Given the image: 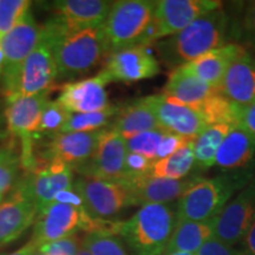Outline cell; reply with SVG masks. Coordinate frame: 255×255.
<instances>
[{
    "label": "cell",
    "instance_id": "obj_1",
    "mask_svg": "<svg viewBox=\"0 0 255 255\" xmlns=\"http://www.w3.org/2000/svg\"><path fill=\"white\" fill-rule=\"evenodd\" d=\"M57 65V81H72L97 68L108 56L102 26L69 30L56 18L41 26Z\"/></svg>",
    "mask_w": 255,
    "mask_h": 255
},
{
    "label": "cell",
    "instance_id": "obj_2",
    "mask_svg": "<svg viewBox=\"0 0 255 255\" xmlns=\"http://www.w3.org/2000/svg\"><path fill=\"white\" fill-rule=\"evenodd\" d=\"M228 17L222 7L201 15L182 31L155 43L159 58L174 70L225 45Z\"/></svg>",
    "mask_w": 255,
    "mask_h": 255
},
{
    "label": "cell",
    "instance_id": "obj_3",
    "mask_svg": "<svg viewBox=\"0 0 255 255\" xmlns=\"http://www.w3.org/2000/svg\"><path fill=\"white\" fill-rule=\"evenodd\" d=\"M255 177L254 171H226L214 177L195 175L189 188L177 200V221H207L214 219Z\"/></svg>",
    "mask_w": 255,
    "mask_h": 255
},
{
    "label": "cell",
    "instance_id": "obj_4",
    "mask_svg": "<svg viewBox=\"0 0 255 255\" xmlns=\"http://www.w3.org/2000/svg\"><path fill=\"white\" fill-rule=\"evenodd\" d=\"M177 203L142 206L131 218L122 221L119 238L135 255H162L177 222Z\"/></svg>",
    "mask_w": 255,
    "mask_h": 255
},
{
    "label": "cell",
    "instance_id": "obj_5",
    "mask_svg": "<svg viewBox=\"0 0 255 255\" xmlns=\"http://www.w3.org/2000/svg\"><path fill=\"white\" fill-rule=\"evenodd\" d=\"M154 8L155 1L150 0H121L113 2L109 14L102 25L108 56L121 50L143 46Z\"/></svg>",
    "mask_w": 255,
    "mask_h": 255
},
{
    "label": "cell",
    "instance_id": "obj_6",
    "mask_svg": "<svg viewBox=\"0 0 255 255\" xmlns=\"http://www.w3.org/2000/svg\"><path fill=\"white\" fill-rule=\"evenodd\" d=\"M41 26L37 24L31 9L1 41L4 66L1 73V94L7 104L18 100L21 73L32 50L37 45Z\"/></svg>",
    "mask_w": 255,
    "mask_h": 255
},
{
    "label": "cell",
    "instance_id": "obj_7",
    "mask_svg": "<svg viewBox=\"0 0 255 255\" xmlns=\"http://www.w3.org/2000/svg\"><path fill=\"white\" fill-rule=\"evenodd\" d=\"M50 90L32 97H20L7 104L5 119L7 130L20 141V167L31 174L37 167L34 137L39 128L44 107L49 102Z\"/></svg>",
    "mask_w": 255,
    "mask_h": 255
},
{
    "label": "cell",
    "instance_id": "obj_8",
    "mask_svg": "<svg viewBox=\"0 0 255 255\" xmlns=\"http://www.w3.org/2000/svg\"><path fill=\"white\" fill-rule=\"evenodd\" d=\"M222 7L215 0H159L155 1L154 14L143 46L174 36L201 15Z\"/></svg>",
    "mask_w": 255,
    "mask_h": 255
},
{
    "label": "cell",
    "instance_id": "obj_9",
    "mask_svg": "<svg viewBox=\"0 0 255 255\" xmlns=\"http://www.w3.org/2000/svg\"><path fill=\"white\" fill-rule=\"evenodd\" d=\"M84 202V209L91 218L114 220L128 207L133 206L129 191L119 181L78 177L73 183Z\"/></svg>",
    "mask_w": 255,
    "mask_h": 255
},
{
    "label": "cell",
    "instance_id": "obj_10",
    "mask_svg": "<svg viewBox=\"0 0 255 255\" xmlns=\"http://www.w3.org/2000/svg\"><path fill=\"white\" fill-rule=\"evenodd\" d=\"M19 182L36 203L39 214L52 205L59 191L72 189V168L57 158L50 161L37 159L36 169Z\"/></svg>",
    "mask_w": 255,
    "mask_h": 255
},
{
    "label": "cell",
    "instance_id": "obj_11",
    "mask_svg": "<svg viewBox=\"0 0 255 255\" xmlns=\"http://www.w3.org/2000/svg\"><path fill=\"white\" fill-rule=\"evenodd\" d=\"M127 141L113 128L102 129L95 154L78 169L83 177L105 181H121L126 173Z\"/></svg>",
    "mask_w": 255,
    "mask_h": 255
},
{
    "label": "cell",
    "instance_id": "obj_12",
    "mask_svg": "<svg viewBox=\"0 0 255 255\" xmlns=\"http://www.w3.org/2000/svg\"><path fill=\"white\" fill-rule=\"evenodd\" d=\"M255 220V177L216 216L215 238L234 247L244 240Z\"/></svg>",
    "mask_w": 255,
    "mask_h": 255
},
{
    "label": "cell",
    "instance_id": "obj_13",
    "mask_svg": "<svg viewBox=\"0 0 255 255\" xmlns=\"http://www.w3.org/2000/svg\"><path fill=\"white\" fill-rule=\"evenodd\" d=\"M159 65L148 46H135L108 56L102 72L109 82L135 83L157 76Z\"/></svg>",
    "mask_w": 255,
    "mask_h": 255
},
{
    "label": "cell",
    "instance_id": "obj_14",
    "mask_svg": "<svg viewBox=\"0 0 255 255\" xmlns=\"http://www.w3.org/2000/svg\"><path fill=\"white\" fill-rule=\"evenodd\" d=\"M193 176L183 180L154 177L150 175H127L119 182L123 183L131 196L133 206L150 203H170L183 195L193 182Z\"/></svg>",
    "mask_w": 255,
    "mask_h": 255
},
{
    "label": "cell",
    "instance_id": "obj_15",
    "mask_svg": "<svg viewBox=\"0 0 255 255\" xmlns=\"http://www.w3.org/2000/svg\"><path fill=\"white\" fill-rule=\"evenodd\" d=\"M109 79L103 72L95 77L77 82H69L62 85L57 102L70 114H88L108 109L110 107L107 94Z\"/></svg>",
    "mask_w": 255,
    "mask_h": 255
},
{
    "label": "cell",
    "instance_id": "obj_16",
    "mask_svg": "<svg viewBox=\"0 0 255 255\" xmlns=\"http://www.w3.org/2000/svg\"><path fill=\"white\" fill-rule=\"evenodd\" d=\"M57 75L58 72L51 45L40 28V36L37 45L25 62L19 96L32 97L51 90L57 81Z\"/></svg>",
    "mask_w": 255,
    "mask_h": 255
},
{
    "label": "cell",
    "instance_id": "obj_17",
    "mask_svg": "<svg viewBox=\"0 0 255 255\" xmlns=\"http://www.w3.org/2000/svg\"><path fill=\"white\" fill-rule=\"evenodd\" d=\"M146 103L154 111L159 126L165 131L177 133L188 139H194L208 127L199 111L184 105L171 103L162 95L145 97Z\"/></svg>",
    "mask_w": 255,
    "mask_h": 255
},
{
    "label": "cell",
    "instance_id": "obj_18",
    "mask_svg": "<svg viewBox=\"0 0 255 255\" xmlns=\"http://www.w3.org/2000/svg\"><path fill=\"white\" fill-rule=\"evenodd\" d=\"M37 216L36 203L17 182L8 199L0 205V250L17 240Z\"/></svg>",
    "mask_w": 255,
    "mask_h": 255
},
{
    "label": "cell",
    "instance_id": "obj_19",
    "mask_svg": "<svg viewBox=\"0 0 255 255\" xmlns=\"http://www.w3.org/2000/svg\"><path fill=\"white\" fill-rule=\"evenodd\" d=\"M102 130L90 132L57 133L52 136L45 151L36 156L38 161L57 158L71 167L73 170L87 164L95 154Z\"/></svg>",
    "mask_w": 255,
    "mask_h": 255
},
{
    "label": "cell",
    "instance_id": "obj_20",
    "mask_svg": "<svg viewBox=\"0 0 255 255\" xmlns=\"http://www.w3.org/2000/svg\"><path fill=\"white\" fill-rule=\"evenodd\" d=\"M84 209L62 203H52L39 213L34 223L31 242L39 248L49 242L76 234L81 229Z\"/></svg>",
    "mask_w": 255,
    "mask_h": 255
},
{
    "label": "cell",
    "instance_id": "obj_21",
    "mask_svg": "<svg viewBox=\"0 0 255 255\" xmlns=\"http://www.w3.org/2000/svg\"><path fill=\"white\" fill-rule=\"evenodd\" d=\"M113 2L102 0H59L52 2L55 17L69 30L100 27L107 19Z\"/></svg>",
    "mask_w": 255,
    "mask_h": 255
},
{
    "label": "cell",
    "instance_id": "obj_22",
    "mask_svg": "<svg viewBox=\"0 0 255 255\" xmlns=\"http://www.w3.org/2000/svg\"><path fill=\"white\" fill-rule=\"evenodd\" d=\"M215 164L225 171H254V137L241 127L233 126L220 145Z\"/></svg>",
    "mask_w": 255,
    "mask_h": 255
},
{
    "label": "cell",
    "instance_id": "obj_23",
    "mask_svg": "<svg viewBox=\"0 0 255 255\" xmlns=\"http://www.w3.org/2000/svg\"><path fill=\"white\" fill-rule=\"evenodd\" d=\"M246 52V49L239 44H225L186 64L183 68L219 90L229 66Z\"/></svg>",
    "mask_w": 255,
    "mask_h": 255
},
{
    "label": "cell",
    "instance_id": "obj_24",
    "mask_svg": "<svg viewBox=\"0 0 255 255\" xmlns=\"http://www.w3.org/2000/svg\"><path fill=\"white\" fill-rule=\"evenodd\" d=\"M216 92H219L218 89L201 81L183 66L171 70L163 88V95L169 102L193 109H196Z\"/></svg>",
    "mask_w": 255,
    "mask_h": 255
},
{
    "label": "cell",
    "instance_id": "obj_25",
    "mask_svg": "<svg viewBox=\"0 0 255 255\" xmlns=\"http://www.w3.org/2000/svg\"><path fill=\"white\" fill-rule=\"evenodd\" d=\"M219 92L238 105L255 100V59L246 52L229 66Z\"/></svg>",
    "mask_w": 255,
    "mask_h": 255
},
{
    "label": "cell",
    "instance_id": "obj_26",
    "mask_svg": "<svg viewBox=\"0 0 255 255\" xmlns=\"http://www.w3.org/2000/svg\"><path fill=\"white\" fill-rule=\"evenodd\" d=\"M110 127L126 141L142 132L162 129L154 111L146 103L145 97L121 107Z\"/></svg>",
    "mask_w": 255,
    "mask_h": 255
},
{
    "label": "cell",
    "instance_id": "obj_27",
    "mask_svg": "<svg viewBox=\"0 0 255 255\" xmlns=\"http://www.w3.org/2000/svg\"><path fill=\"white\" fill-rule=\"evenodd\" d=\"M216 218L207 221H177L165 255L175 252L195 254L207 241L215 237Z\"/></svg>",
    "mask_w": 255,
    "mask_h": 255
},
{
    "label": "cell",
    "instance_id": "obj_28",
    "mask_svg": "<svg viewBox=\"0 0 255 255\" xmlns=\"http://www.w3.org/2000/svg\"><path fill=\"white\" fill-rule=\"evenodd\" d=\"M231 124H213L208 126L194 141V157L196 171H207L215 165L219 148L228 135Z\"/></svg>",
    "mask_w": 255,
    "mask_h": 255
},
{
    "label": "cell",
    "instance_id": "obj_29",
    "mask_svg": "<svg viewBox=\"0 0 255 255\" xmlns=\"http://www.w3.org/2000/svg\"><path fill=\"white\" fill-rule=\"evenodd\" d=\"M195 165L194 141H189L180 150L165 158L156 159L149 175L154 177L183 180L187 178Z\"/></svg>",
    "mask_w": 255,
    "mask_h": 255
},
{
    "label": "cell",
    "instance_id": "obj_30",
    "mask_svg": "<svg viewBox=\"0 0 255 255\" xmlns=\"http://www.w3.org/2000/svg\"><path fill=\"white\" fill-rule=\"evenodd\" d=\"M119 107L111 104L108 109L96 111V113L71 114L60 133L90 132L109 128L119 114Z\"/></svg>",
    "mask_w": 255,
    "mask_h": 255
},
{
    "label": "cell",
    "instance_id": "obj_31",
    "mask_svg": "<svg viewBox=\"0 0 255 255\" xmlns=\"http://www.w3.org/2000/svg\"><path fill=\"white\" fill-rule=\"evenodd\" d=\"M238 108V104L233 103L220 92H216L202 104H200L195 110L202 115L208 126L213 124L237 126Z\"/></svg>",
    "mask_w": 255,
    "mask_h": 255
},
{
    "label": "cell",
    "instance_id": "obj_32",
    "mask_svg": "<svg viewBox=\"0 0 255 255\" xmlns=\"http://www.w3.org/2000/svg\"><path fill=\"white\" fill-rule=\"evenodd\" d=\"M71 114L57 101H49L44 107L38 132L55 136L60 133Z\"/></svg>",
    "mask_w": 255,
    "mask_h": 255
},
{
    "label": "cell",
    "instance_id": "obj_33",
    "mask_svg": "<svg viewBox=\"0 0 255 255\" xmlns=\"http://www.w3.org/2000/svg\"><path fill=\"white\" fill-rule=\"evenodd\" d=\"M30 7L26 0H0V44Z\"/></svg>",
    "mask_w": 255,
    "mask_h": 255
},
{
    "label": "cell",
    "instance_id": "obj_34",
    "mask_svg": "<svg viewBox=\"0 0 255 255\" xmlns=\"http://www.w3.org/2000/svg\"><path fill=\"white\" fill-rule=\"evenodd\" d=\"M167 131L163 129L145 131L127 139L128 152H135L156 161V152Z\"/></svg>",
    "mask_w": 255,
    "mask_h": 255
},
{
    "label": "cell",
    "instance_id": "obj_35",
    "mask_svg": "<svg viewBox=\"0 0 255 255\" xmlns=\"http://www.w3.org/2000/svg\"><path fill=\"white\" fill-rule=\"evenodd\" d=\"M83 246L91 255H128L119 237L104 234H87L83 238Z\"/></svg>",
    "mask_w": 255,
    "mask_h": 255
},
{
    "label": "cell",
    "instance_id": "obj_36",
    "mask_svg": "<svg viewBox=\"0 0 255 255\" xmlns=\"http://www.w3.org/2000/svg\"><path fill=\"white\" fill-rule=\"evenodd\" d=\"M20 167V156L11 149L0 150V196L14 187L18 169Z\"/></svg>",
    "mask_w": 255,
    "mask_h": 255
},
{
    "label": "cell",
    "instance_id": "obj_37",
    "mask_svg": "<svg viewBox=\"0 0 255 255\" xmlns=\"http://www.w3.org/2000/svg\"><path fill=\"white\" fill-rule=\"evenodd\" d=\"M82 245L83 239L77 234H73L68 238L43 245L39 247V252L45 255H77Z\"/></svg>",
    "mask_w": 255,
    "mask_h": 255
},
{
    "label": "cell",
    "instance_id": "obj_38",
    "mask_svg": "<svg viewBox=\"0 0 255 255\" xmlns=\"http://www.w3.org/2000/svg\"><path fill=\"white\" fill-rule=\"evenodd\" d=\"M189 141H194V139H188L186 137L177 135V133L167 131L163 139H162L161 144L158 146L157 152H156V159L165 158L168 156H171L180 150Z\"/></svg>",
    "mask_w": 255,
    "mask_h": 255
},
{
    "label": "cell",
    "instance_id": "obj_39",
    "mask_svg": "<svg viewBox=\"0 0 255 255\" xmlns=\"http://www.w3.org/2000/svg\"><path fill=\"white\" fill-rule=\"evenodd\" d=\"M155 161L146 158L145 156L135 154V152H128L126 157V173L127 175H148L150 173L152 163ZM123 176V177H124Z\"/></svg>",
    "mask_w": 255,
    "mask_h": 255
},
{
    "label": "cell",
    "instance_id": "obj_40",
    "mask_svg": "<svg viewBox=\"0 0 255 255\" xmlns=\"http://www.w3.org/2000/svg\"><path fill=\"white\" fill-rule=\"evenodd\" d=\"M195 255H247L244 250H235L233 246L223 244L215 237L212 238L196 252Z\"/></svg>",
    "mask_w": 255,
    "mask_h": 255
},
{
    "label": "cell",
    "instance_id": "obj_41",
    "mask_svg": "<svg viewBox=\"0 0 255 255\" xmlns=\"http://www.w3.org/2000/svg\"><path fill=\"white\" fill-rule=\"evenodd\" d=\"M237 126L246 130L255 138V100L246 105H239Z\"/></svg>",
    "mask_w": 255,
    "mask_h": 255
},
{
    "label": "cell",
    "instance_id": "obj_42",
    "mask_svg": "<svg viewBox=\"0 0 255 255\" xmlns=\"http://www.w3.org/2000/svg\"><path fill=\"white\" fill-rule=\"evenodd\" d=\"M53 203H62V205L76 207L78 209H84V202H83L81 195H79L75 188L59 191L56 195L55 200H53Z\"/></svg>",
    "mask_w": 255,
    "mask_h": 255
},
{
    "label": "cell",
    "instance_id": "obj_43",
    "mask_svg": "<svg viewBox=\"0 0 255 255\" xmlns=\"http://www.w3.org/2000/svg\"><path fill=\"white\" fill-rule=\"evenodd\" d=\"M241 242L244 245V251L246 252L247 255H255V220Z\"/></svg>",
    "mask_w": 255,
    "mask_h": 255
},
{
    "label": "cell",
    "instance_id": "obj_44",
    "mask_svg": "<svg viewBox=\"0 0 255 255\" xmlns=\"http://www.w3.org/2000/svg\"><path fill=\"white\" fill-rule=\"evenodd\" d=\"M37 246L33 244V242H28V244L25 245L20 248V250H18L17 252H14V253L9 254V255H36V252H37Z\"/></svg>",
    "mask_w": 255,
    "mask_h": 255
},
{
    "label": "cell",
    "instance_id": "obj_45",
    "mask_svg": "<svg viewBox=\"0 0 255 255\" xmlns=\"http://www.w3.org/2000/svg\"><path fill=\"white\" fill-rule=\"evenodd\" d=\"M2 66H4V53H2L1 44H0V79H1V73H2Z\"/></svg>",
    "mask_w": 255,
    "mask_h": 255
},
{
    "label": "cell",
    "instance_id": "obj_46",
    "mask_svg": "<svg viewBox=\"0 0 255 255\" xmlns=\"http://www.w3.org/2000/svg\"><path fill=\"white\" fill-rule=\"evenodd\" d=\"M77 255H91V253L87 250V248H85V247L83 246V245H82L81 250H79V252H78V254H77Z\"/></svg>",
    "mask_w": 255,
    "mask_h": 255
},
{
    "label": "cell",
    "instance_id": "obj_47",
    "mask_svg": "<svg viewBox=\"0 0 255 255\" xmlns=\"http://www.w3.org/2000/svg\"><path fill=\"white\" fill-rule=\"evenodd\" d=\"M169 255H195L193 253H184V252H175V253H171Z\"/></svg>",
    "mask_w": 255,
    "mask_h": 255
},
{
    "label": "cell",
    "instance_id": "obj_48",
    "mask_svg": "<svg viewBox=\"0 0 255 255\" xmlns=\"http://www.w3.org/2000/svg\"><path fill=\"white\" fill-rule=\"evenodd\" d=\"M251 18H252V21H253V24L255 25V4H254V6H253V9H252Z\"/></svg>",
    "mask_w": 255,
    "mask_h": 255
},
{
    "label": "cell",
    "instance_id": "obj_49",
    "mask_svg": "<svg viewBox=\"0 0 255 255\" xmlns=\"http://www.w3.org/2000/svg\"><path fill=\"white\" fill-rule=\"evenodd\" d=\"M1 199H2V196H0V202H1Z\"/></svg>",
    "mask_w": 255,
    "mask_h": 255
},
{
    "label": "cell",
    "instance_id": "obj_50",
    "mask_svg": "<svg viewBox=\"0 0 255 255\" xmlns=\"http://www.w3.org/2000/svg\"><path fill=\"white\" fill-rule=\"evenodd\" d=\"M38 255H45V254H41V253H40V254H38Z\"/></svg>",
    "mask_w": 255,
    "mask_h": 255
}]
</instances>
